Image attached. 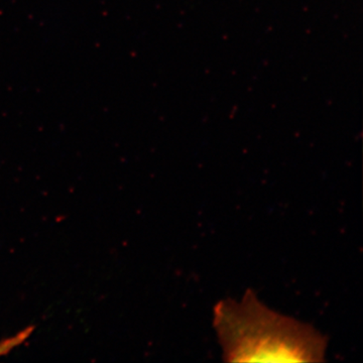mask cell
<instances>
[{
    "label": "cell",
    "instance_id": "1",
    "mask_svg": "<svg viewBox=\"0 0 363 363\" xmlns=\"http://www.w3.org/2000/svg\"><path fill=\"white\" fill-rule=\"evenodd\" d=\"M213 327L227 362H322L328 340L312 325L269 309L252 290L214 306Z\"/></svg>",
    "mask_w": 363,
    "mask_h": 363
},
{
    "label": "cell",
    "instance_id": "2",
    "mask_svg": "<svg viewBox=\"0 0 363 363\" xmlns=\"http://www.w3.org/2000/svg\"><path fill=\"white\" fill-rule=\"evenodd\" d=\"M30 333H32V329H28V330L21 332L14 337L6 339V340L0 342V357L7 354L9 351L13 350L14 347L23 343L30 336Z\"/></svg>",
    "mask_w": 363,
    "mask_h": 363
}]
</instances>
